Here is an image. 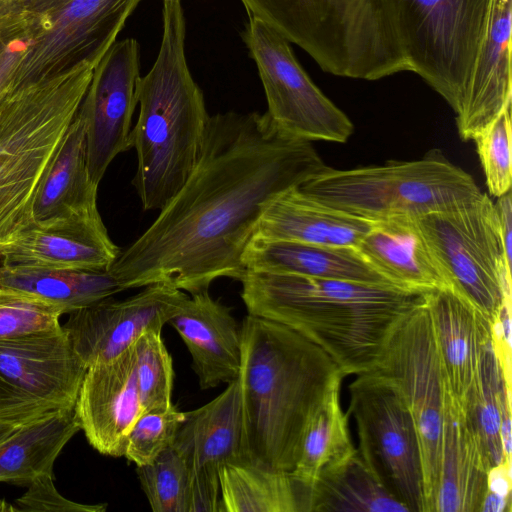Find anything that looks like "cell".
I'll return each mask as SVG.
<instances>
[{"instance_id": "cell-1", "label": "cell", "mask_w": 512, "mask_h": 512, "mask_svg": "<svg viewBox=\"0 0 512 512\" xmlns=\"http://www.w3.org/2000/svg\"><path fill=\"white\" fill-rule=\"evenodd\" d=\"M328 167L311 141L266 112L212 115L184 185L108 270L123 291L165 283L191 295L219 278L240 280L265 207Z\"/></svg>"}, {"instance_id": "cell-2", "label": "cell", "mask_w": 512, "mask_h": 512, "mask_svg": "<svg viewBox=\"0 0 512 512\" xmlns=\"http://www.w3.org/2000/svg\"><path fill=\"white\" fill-rule=\"evenodd\" d=\"M241 343L243 461L292 471L311 417L345 375L318 345L270 319L247 314Z\"/></svg>"}, {"instance_id": "cell-3", "label": "cell", "mask_w": 512, "mask_h": 512, "mask_svg": "<svg viewBox=\"0 0 512 512\" xmlns=\"http://www.w3.org/2000/svg\"><path fill=\"white\" fill-rule=\"evenodd\" d=\"M248 314L284 324L322 348L345 375L373 371L422 294L390 285L245 271Z\"/></svg>"}, {"instance_id": "cell-4", "label": "cell", "mask_w": 512, "mask_h": 512, "mask_svg": "<svg viewBox=\"0 0 512 512\" xmlns=\"http://www.w3.org/2000/svg\"><path fill=\"white\" fill-rule=\"evenodd\" d=\"M163 33L157 58L136 85L139 115L130 146L137 154L132 180L143 210L162 209L192 173L210 115L185 55L181 0H163Z\"/></svg>"}, {"instance_id": "cell-5", "label": "cell", "mask_w": 512, "mask_h": 512, "mask_svg": "<svg viewBox=\"0 0 512 512\" xmlns=\"http://www.w3.org/2000/svg\"><path fill=\"white\" fill-rule=\"evenodd\" d=\"M325 72L378 80L410 71L391 0H240Z\"/></svg>"}, {"instance_id": "cell-6", "label": "cell", "mask_w": 512, "mask_h": 512, "mask_svg": "<svg viewBox=\"0 0 512 512\" xmlns=\"http://www.w3.org/2000/svg\"><path fill=\"white\" fill-rule=\"evenodd\" d=\"M82 63L10 89L0 99V250L31 226L40 181L92 78Z\"/></svg>"}, {"instance_id": "cell-7", "label": "cell", "mask_w": 512, "mask_h": 512, "mask_svg": "<svg viewBox=\"0 0 512 512\" xmlns=\"http://www.w3.org/2000/svg\"><path fill=\"white\" fill-rule=\"evenodd\" d=\"M300 189L326 205L372 222L416 218L482 193L473 177L439 149L412 161L391 160L347 170L328 167Z\"/></svg>"}, {"instance_id": "cell-8", "label": "cell", "mask_w": 512, "mask_h": 512, "mask_svg": "<svg viewBox=\"0 0 512 512\" xmlns=\"http://www.w3.org/2000/svg\"><path fill=\"white\" fill-rule=\"evenodd\" d=\"M411 72L457 115L465 101L492 0H391Z\"/></svg>"}, {"instance_id": "cell-9", "label": "cell", "mask_w": 512, "mask_h": 512, "mask_svg": "<svg viewBox=\"0 0 512 512\" xmlns=\"http://www.w3.org/2000/svg\"><path fill=\"white\" fill-rule=\"evenodd\" d=\"M414 219L453 288L493 321L511 295V266L491 198L482 192Z\"/></svg>"}, {"instance_id": "cell-10", "label": "cell", "mask_w": 512, "mask_h": 512, "mask_svg": "<svg viewBox=\"0 0 512 512\" xmlns=\"http://www.w3.org/2000/svg\"><path fill=\"white\" fill-rule=\"evenodd\" d=\"M373 371L396 386L410 411L420 447L424 512H434L448 386L423 294L393 332Z\"/></svg>"}, {"instance_id": "cell-11", "label": "cell", "mask_w": 512, "mask_h": 512, "mask_svg": "<svg viewBox=\"0 0 512 512\" xmlns=\"http://www.w3.org/2000/svg\"><path fill=\"white\" fill-rule=\"evenodd\" d=\"M350 414L361 458L387 491L409 512H424L419 440L410 411L396 386L370 371L349 384Z\"/></svg>"}, {"instance_id": "cell-12", "label": "cell", "mask_w": 512, "mask_h": 512, "mask_svg": "<svg viewBox=\"0 0 512 512\" xmlns=\"http://www.w3.org/2000/svg\"><path fill=\"white\" fill-rule=\"evenodd\" d=\"M86 371L62 326L0 341V421L22 426L74 408Z\"/></svg>"}, {"instance_id": "cell-13", "label": "cell", "mask_w": 512, "mask_h": 512, "mask_svg": "<svg viewBox=\"0 0 512 512\" xmlns=\"http://www.w3.org/2000/svg\"><path fill=\"white\" fill-rule=\"evenodd\" d=\"M243 41L263 85L266 113L276 126L311 142L345 143L350 138L351 120L310 79L284 36L249 16Z\"/></svg>"}, {"instance_id": "cell-14", "label": "cell", "mask_w": 512, "mask_h": 512, "mask_svg": "<svg viewBox=\"0 0 512 512\" xmlns=\"http://www.w3.org/2000/svg\"><path fill=\"white\" fill-rule=\"evenodd\" d=\"M141 1L67 0L33 18L28 45L14 69L10 89L82 63L96 66Z\"/></svg>"}, {"instance_id": "cell-15", "label": "cell", "mask_w": 512, "mask_h": 512, "mask_svg": "<svg viewBox=\"0 0 512 512\" xmlns=\"http://www.w3.org/2000/svg\"><path fill=\"white\" fill-rule=\"evenodd\" d=\"M139 77L138 42L134 38L115 42L94 67L78 108L85 127L89 174L98 186L113 159L131 148Z\"/></svg>"}, {"instance_id": "cell-16", "label": "cell", "mask_w": 512, "mask_h": 512, "mask_svg": "<svg viewBox=\"0 0 512 512\" xmlns=\"http://www.w3.org/2000/svg\"><path fill=\"white\" fill-rule=\"evenodd\" d=\"M142 288L124 300L109 297L74 311L61 325L87 368L118 357L148 331L161 332L188 298L165 283Z\"/></svg>"}, {"instance_id": "cell-17", "label": "cell", "mask_w": 512, "mask_h": 512, "mask_svg": "<svg viewBox=\"0 0 512 512\" xmlns=\"http://www.w3.org/2000/svg\"><path fill=\"white\" fill-rule=\"evenodd\" d=\"M121 249L98 208L33 223L0 250V263L68 269H109Z\"/></svg>"}, {"instance_id": "cell-18", "label": "cell", "mask_w": 512, "mask_h": 512, "mask_svg": "<svg viewBox=\"0 0 512 512\" xmlns=\"http://www.w3.org/2000/svg\"><path fill=\"white\" fill-rule=\"evenodd\" d=\"M74 410L80 429L95 450L124 456L128 433L142 412L133 346L108 362L87 368Z\"/></svg>"}, {"instance_id": "cell-19", "label": "cell", "mask_w": 512, "mask_h": 512, "mask_svg": "<svg viewBox=\"0 0 512 512\" xmlns=\"http://www.w3.org/2000/svg\"><path fill=\"white\" fill-rule=\"evenodd\" d=\"M512 0H492L467 96L456 115L462 140L473 138L511 108Z\"/></svg>"}, {"instance_id": "cell-20", "label": "cell", "mask_w": 512, "mask_h": 512, "mask_svg": "<svg viewBox=\"0 0 512 512\" xmlns=\"http://www.w3.org/2000/svg\"><path fill=\"white\" fill-rule=\"evenodd\" d=\"M450 393H467L480 357L491 340L492 320L454 288L423 294Z\"/></svg>"}, {"instance_id": "cell-21", "label": "cell", "mask_w": 512, "mask_h": 512, "mask_svg": "<svg viewBox=\"0 0 512 512\" xmlns=\"http://www.w3.org/2000/svg\"><path fill=\"white\" fill-rule=\"evenodd\" d=\"M192 357L201 389L230 383L241 366V328L230 308L214 300L208 290L191 294L168 321Z\"/></svg>"}, {"instance_id": "cell-22", "label": "cell", "mask_w": 512, "mask_h": 512, "mask_svg": "<svg viewBox=\"0 0 512 512\" xmlns=\"http://www.w3.org/2000/svg\"><path fill=\"white\" fill-rule=\"evenodd\" d=\"M490 468L461 401L447 389L434 512H481Z\"/></svg>"}, {"instance_id": "cell-23", "label": "cell", "mask_w": 512, "mask_h": 512, "mask_svg": "<svg viewBox=\"0 0 512 512\" xmlns=\"http://www.w3.org/2000/svg\"><path fill=\"white\" fill-rule=\"evenodd\" d=\"M356 249L389 284L413 294L453 288L413 217L374 222Z\"/></svg>"}, {"instance_id": "cell-24", "label": "cell", "mask_w": 512, "mask_h": 512, "mask_svg": "<svg viewBox=\"0 0 512 512\" xmlns=\"http://www.w3.org/2000/svg\"><path fill=\"white\" fill-rule=\"evenodd\" d=\"M374 222L291 188L264 209L253 236L308 244L357 247Z\"/></svg>"}, {"instance_id": "cell-25", "label": "cell", "mask_w": 512, "mask_h": 512, "mask_svg": "<svg viewBox=\"0 0 512 512\" xmlns=\"http://www.w3.org/2000/svg\"><path fill=\"white\" fill-rule=\"evenodd\" d=\"M243 418L239 379L204 406L185 412L173 448L190 471L220 472L230 463L243 461Z\"/></svg>"}, {"instance_id": "cell-26", "label": "cell", "mask_w": 512, "mask_h": 512, "mask_svg": "<svg viewBox=\"0 0 512 512\" xmlns=\"http://www.w3.org/2000/svg\"><path fill=\"white\" fill-rule=\"evenodd\" d=\"M241 262L245 271L392 286L372 268L355 247L317 245L252 236L243 251Z\"/></svg>"}, {"instance_id": "cell-27", "label": "cell", "mask_w": 512, "mask_h": 512, "mask_svg": "<svg viewBox=\"0 0 512 512\" xmlns=\"http://www.w3.org/2000/svg\"><path fill=\"white\" fill-rule=\"evenodd\" d=\"M97 191L88 169L85 127L76 113L35 193L33 222L95 209Z\"/></svg>"}, {"instance_id": "cell-28", "label": "cell", "mask_w": 512, "mask_h": 512, "mask_svg": "<svg viewBox=\"0 0 512 512\" xmlns=\"http://www.w3.org/2000/svg\"><path fill=\"white\" fill-rule=\"evenodd\" d=\"M222 512H310L311 489L292 471L246 461L220 470Z\"/></svg>"}, {"instance_id": "cell-29", "label": "cell", "mask_w": 512, "mask_h": 512, "mask_svg": "<svg viewBox=\"0 0 512 512\" xmlns=\"http://www.w3.org/2000/svg\"><path fill=\"white\" fill-rule=\"evenodd\" d=\"M79 430L74 408L19 426L0 443V482L29 485L53 474L56 458Z\"/></svg>"}, {"instance_id": "cell-30", "label": "cell", "mask_w": 512, "mask_h": 512, "mask_svg": "<svg viewBox=\"0 0 512 512\" xmlns=\"http://www.w3.org/2000/svg\"><path fill=\"white\" fill-rule=\"evenodd\" d=\"M0 287L36 295L66 314L123 291L108 269L87 270L0 263Z\"/></svg>"}, {"instance_id": "cell-31", "label": "cell", "mask_w": 512, "mask_h": 512, "mask_svg": "<svg viewBox=\"0 0 512 512\" xmlns=\"http://www.w3.org/2000/svg\"><path fill=\"white\" fill-rule=\"evenodd\" d=\"M407 511L387 491L357 450L322 470L311 489L310 512Z\"/></svg>"}, {"instance_id": "cell-32", "label": "cell", "mask_w": 512, "mask_h": 512, "mask_svg": "<svg viewBox=\"0 0 512 512\" xmlns=\"http://www.w3.org/2000/svg\"><path fill=\"white\" fill-rule=\"evenodd\" d=\"M461 403L491 467L511 460L505 457L500 433L503 409L511 405V387L505 381L491 340L480 357L474 379Z\"/></svg>"}, {"instance_id": "cell-33", "label": "cell", "mask_w": 512, "mask_h": 512, "mask_svg": "<svg viewBox=\"0 0 512 512\" xmlns=\"http://www.w3.org/2000/svg\"><path fill=\"white\" fill-rule=\"evenodd\" d=\"M348 424V413L340 404V388H336L314 412L303 434L292 470L302 482L313 486L322 470L356 452Z\"/></svg>"}, {"instance_id": "cell-34", "label": "cell", "mask_w": 512, "mask_h": 512, "mask_svg": "<svg viewBox=\"0 0 512 512\" xmlns=\"http://www.w3.org/2000/svg\"><path fill=\"white\" fill-rule=\"evenodd\" d=\"M136 473L152 511L189 512L191 472L172 445Z\"/></svg>"}, {"instance_id": "cell-35", "label": "cell", "mask_w": 512, "mask_h": 512, "mask_svg": "<svg viewBox=\"0 0 512 512\" xmlns=\"http://www.w3.org/2000/svg\"><path fill=\"white\" fill-rule=\"evenodd\" d=\"M133 351L142 411L171 406L173 366L161 332L148 331L141 335Z\"/></svg>"}, {"instance_id": "cell-36", "label": "cell", "mask_w": 512, "mask_h": 512, "mask_svg": "<svg viewBox=\"0 0 512 512\" xmlns=\"http://www.w3.org/2000/svg\"><path fill=\"white\" fill-rule=\"evenodd\" d=\"M65 310L36 295L0 287V341L53 330Z\"/></svg>"}, {"instance_id": "cell-37", "label": "cell", "mask_w": 512, "mask_h": 512, "mask_svg": "<svg viewBox=\"0 0 512 512\" xmlns=\"http://www.w3.org/2000/svg\"><path fill=\"white\" fill-rule=\"evenodd\" d=\"M185 412L172 404L166 408L143 410L133 423L126 440L124 457L136 466L152 462L173 444Z\"/></svg>"}, {"instance_id": "cell-38", "label": "cell", "mask_w": 512, "mask_h": 512, "mask_svg": "<svg viewBox=\"0 0 512 512\" xmlns=\"http://www.w3.org/2000/svg\"><path fill=\"white\" fill-rule=\"evenodd\" d=\"M473 140L486 186L496 198L511 190V108L502 112Z\"/></svg>"}, {"instance_id": "cell-39", "label": "cell", "mask_w": 512, "mask_h": 512, "mask_svg": "<svg viewBox=\"0 0 512 512\" xmlns=\"http://www.w3.org/2000/svg\"><path fill=\"white\" fill-rule=\"evenodd\" d=\"M14 511L103 512L106 505L80 504L68 500L55 488L53 474H45L28 485V490L13 505Z\"/></svg>"}, {"instance_id": "cell-40", "label": "cell", "mask_w": 512, "mask_h": 512, "mask_svg": "<svg viewBox=\"0 0 512 512\" xmlns=\"http://www.w3.org/2000/svg\"><path fill=\"white\" fill-rule=\"evenodd\" d=\"M67 0H0V32L25 34L31 20Z\"/></svg>"}, {"instance_id": "cell-41", "label": "cell", "mask_w": 512, "mask_h": 512, "mask_svg": "<svg viewBox=\"0 0 512 512\" xmlns=\"http://www.w3.org/2000/svg\"><path fill=\"white\" fill-rule=\"evenodd\" d=\"M491 341L505 381L511 386V295L504 298L492 321Z\"/></svg>"}, {"instance_id": "cell-42", "label": "cell", "mask_w": 512, "mask_h": 512, "mask_svg": "<svg viewBox=\"0 0 512 512\" xmlns=\"http://www.w3.org/2000/svg\"><path fill=\"white\" fill-rule=\"evenodd\" d=\"M511 511V460L491 467L481 512Z\"/></svg>"}, {"instance_id": "cell-43", "label": "cell", "mask_w": 512, "mask_h": 512, "mask_svg": "<svg viewBox=\"0 0 512 512\" xmlns=\"http://www.w3.org/2000/svg\"><path fill=\"white\" fill-rule=\"evenodd\" d=\"M494 209L497 215L501 239L508 264L511 266L512 252V201L511 190L497 197L494 203Z\"/></svg>"}, {"instance_id": "cell-44", "label": "cell", "mask_w": 512, "mask_h": 512, "mask_svg": "<svg viewBox=\"0 0 512 512\" xmlns=\"http://www.w3.org/2000/svg\"><path fill=\"white\" fill-rule=\"evenodd\" d=\"M27 43H11L0 56V99L10 90L14 69L26 50Z\"/></svg>"}, {"instance_id": "cell-45", "label": "cell", "mask_w": 512, "mask_h": 512, "mask_svg": "<svg viewBox=\"0 0 512 512\" xmlns=\"http://www.w3.org/2000/svg\"><path fill=\"white\" fill-rule=\"evenodd\" d=\"M19 426L11 425L0 421V443L12 435Z\"/></svg>"}, {"instance_id": "cell-46", "label": "cell", "mask_w": 512, "mask_h": 512, "mask_svg": "<svg viewBox=\"0 0 512 512\" xmlns=\"http://www.w3.org/2000/svg\"><path fill=\"white\" fill-rule=\"evenodd\" d=\"M10 44L11 42H9L3 36L0 35V56L8 48Z\"/></svg>"}]
</instances>
